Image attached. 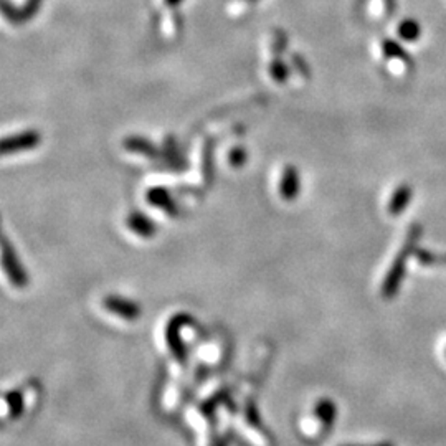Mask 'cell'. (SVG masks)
I'll return each mask as SVG.
<instances>
[{
    "mask_svg": "<svg viewBox=\"0 0 446 446\" xmlns=\"http://www.w3.org/2000/svg\"><path fill=\"white\" fill-rule=\"evenodd\" d=\"M421 235H423V227H421L420 223H414V225H410L400 251L397 253L395 260H393L390 268H388L386 278H383V283H382L383 300H393V298L398 294V291H400L403 278H405V273H407V262L410 256H415L416 246H419Z\"/></svg>",
    "mask_w": 446,
    "mask_h": 446,
    "instance_id": "1",
    "label": "cell"
},
{
    "mask_svg": "<svg viewBox=\"0 0 446 446\" xmlns=\"http://www.w3.org/2000/svg\"><path fill=\"white\" fill-rule=\"evenodd\" d=\"M412 200H414V187L410 184H400L395 189V192L392 193L390 202H388V213L392 217L402 215Z\"/></svg>",
    "mask_w": 446,
    "mask_h": 446,
    "instance_id": "2",
    "label": "cell"
},
{
    "mask_svg": "<svg viewBox=\"0 0 446 446\" xmlns=\"http://www.w3.org/2000/svg\"><path fill=\"white\" fill-rule=\"evenodd\" d=\"M382 51L383 55L387 56V58H392V60H398L402 61V63H405L407 66H410V68H414V60H412V56L407 53L405 49L400 44H397V42L393 40H383L382 42Z\"/></svg>",
    "mask_w": 446,
    "mask_h": 446,
    "instance_id": "3",
    "label": "cell"
},
{
    "mask_svg": "<svg viewBox=\"0 0 446 446\" xmlns=\"http://www.w3.org/2000/svg\"><path fill=\"white\" fill-rule=\"evenodd\" d=\"M398 35H400L402 40L405 42H415L420 39L421 35V27L420 23L414 20V18H407V20H403L400 25H398Z\"/></svg>",
    "mask_w": 446,
    "mask_h": 446,
    "instance_id": "4",
    "label": "cell"
},
{
    "mask_svg": "<svg viewBox=\"0 0 446 446\" xmlns=\"http://www.w3.org/2000/svg\"><path fill=\"white\" fill-rule=\"evenodd\" d=\"M416 260L423 267H446V253H435L430 250H416Z\"/></svg>",
    "mask_w": 446,
    "mask_h": 446,
    "instance_id": "5",
    "label": "cell"
},
{
    "mask_svg": "<svg viewBox=\"0 0 446 446\" xmlns=\"http://www.w3.org/2000/svg\"><path fill=\"white\" fill-rule=\"evenodd\" d=\"M108 307L111 311L117 312V314H121L122 317H126V319H134V317L139 316V312H141L139 307H137L134 302H127V301H122V300L109 301Z\"/></svg>",
    "mask_w": 446,
    "mask_h": 446,
    "instance_id": "6",
    "label": "cell"
},
{
    "mask_svg": "<svg viewBox=\"0 0 446 446\" xmlns=\"http://www.w3.org/2000/svg\"><path fill=\"white\" fill-rule=\"evenodd\" d=\"M283 196L284 197H294L298 192V174L294 172V169H288L286 172L283 174Z\"/></svg>",
    "mask_w": 446,
    "mask_h": 446,
    "instance_id": "7",
    "label": "cell"
},
{
    "mask_svg": "<svg viewBox=\"0 0 446 446\" xmlns=\"http://www.w3.org/2000/svg\"><path fill=\"white\" fill-rule=\"evenodd\" d=\"M319 419L324 421L326 425H332V421L336 419V405L331 400H322L316 408Z\"/></svg>",
    "mask_w": 446,
    "mask_h": 446,
    "instance_id": "8",
    "label": "cell"
},
{
    "mask_svg": "<svg viewBox=\"0 0 446 446\" xmlns=\"http://www.w3.org/2000/svg\"><path fill=\"white\" fill-rule=\"evenodd\" d=\"M160 2H163V6L170 12V11H177V7L184 2V0H160Z\"/></svg>",
    "mask_w": 446,
    "mask_h": 446,
    "instance_id": "9",
    "label": "cell"
},
{
    "mask_svg": "<svg viewBox=\"0 0 446 446\" xmlns=\"http://www.w3.org/2000/svg\"><path fill=\"white\" fill-rule=\"evenodd\" d=\"M256 2V0H235V6L241 8V7H250L253 6V4Z\"/></svg>",
    "mask_w": 446,
    "mask_h": 446,
    "instance_id": "10",
    "label": "cell"
},
{
    "mask_svg": "<svg viewBox=\"0 0 446 446\" xmlns=\"http://www.w3.org/2000/svg\"><path fill=\"white\" fill-rule=\"evenodd\" d=\"M348 446H393L392 443H377V445H348Z\"/></svg>",
    "mask_w": 446,
    "mask_h": 446,
    "instance_id": "11",
    "label": "cell"
}]
</instances>
